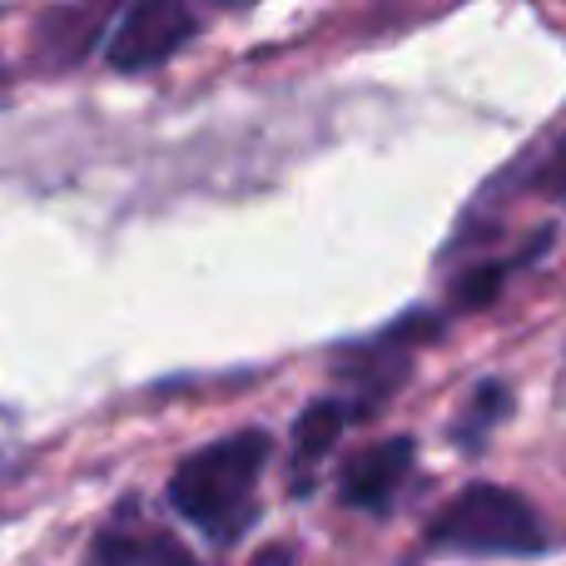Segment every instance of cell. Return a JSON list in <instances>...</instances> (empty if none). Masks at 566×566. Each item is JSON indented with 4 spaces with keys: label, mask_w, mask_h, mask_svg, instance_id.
<instances>
[{
    "label": "cell",
    "mask_w": 566,
    "mask_h": 566,
    "mask_svg": "<svg viewBox=\"0 0 566 566\" xmlns=\"http://www.w3.org/2000/svg\"><path fill=\"white\" fill-rule=\"evenodd\" d=\"M269 452L274 442L259 428L229 432V438L189 452L169 478V507L214 542L244 537V527L254 522V492L269 468Z\"/></svg>",
    "instance_id": "6da1fadb"
},
{
    "label": "cell",
    "mask_w": 566,
    "mask_h": 566,
    "mask_svg": "<svg viewBox=\"0 0 566 566\" xmlns=\"http://www.w3.org/2000/svg\"><path fill=\"white\" fill-rule=\"evenodd\" d=\"M428 542L432 547L462 552V557H532L552 537H547L542 512L527 497H517L507 488H492V482H478V488L458 492L432 517Z\"/></svg>",
    "instance_id": "7a4b0ae2"
},
{
    "label": "cell",
    "mask_w": 566,
    "mask_h": 566,
    "mask_svg": "<svg viewBox=\"0 0 566 566\" xmlns=\"http://www.w3.org/2000/svg\"><path fill=\"white\" fill-rule=\"evenodd\" d=\"M199 15L189 6H175V0H139L119 15L115 35H109V65L119 75H145V70H159L165 60H175L179 50L195 40Z\"/></svg>",
    "instance_id": "3957f363"
},
{
    "label": "cell",
    "mask_w": 566,
    "mask_h": 566,
    "mask_svg": "<svg viewBox=\"0 0 566 566\" xmlns=\"http://www.w3.org/2000/svg\"><path fill=\"white\" fill-rule=\"evenodd\" d=\"M412 462H418V442L412 438H388V442H373V448L353 452L343 462V478H338V497L348 507H363V512H382L398 488L408 482Z\"/></svg>",
    "instance_id": "277c9868"
},
{
    "label": "cell",
    "mask_w": 566,
    "mask_h": 566,
    "mask_svg": "<svg viewBox=\"0 0 566 566\" xmlns=\"http://www.w3.org/2000/svg\"><path fill=\"white\" fill-rule=\"evenodd\" d=\"M95 566H195V557L159 532L109 527L95 547Z\"/></svg>",
    "instance_id": "5b68a950"
},
{
    "label": "cell",
    "mask_w": 566,
    "mask_h": 566,
    "mask_svg": "<svg viewBox=\"0 0 566 566\" xmlns=\"http://www.w3.org/2000/svg\"><path fill=\"white\" fill-rule=\"evenodd\" d=\"M353 422V408L343 398H318L303 408V418L293 422V462L298 472H308L313 462H323L333 452V442L343 438V428Z\"/></svg>",
    "instance_id": "8992f818"
},
{
    "label": "cell",
    "mask_w": 566,
    "mask_h": 566,
    "mask_svg": "<svg viewBox=\"0 0 566 566\" xmlns=\"http://www.w3.org/2000/svg\"><path fill=\"white\" fill-rule=\"evenodd\" d=\"M507 408H512L507 382H482V388L472 392V402H468V412H462V422H458L462 448L478 452V448H482V438H488V432L497 428L502 418H507Z\"/></svg>",
    "instance_id": "52a82bcc"
},
{
    "label": "cell",
    "mask_w": 566,
    "mask_h": 566,
    "mask_svg": "<svg viewBox=\"0 0 566 566\" xmlns=\"http://www.w3.org/2000/svg\"><path fill=\"white\" fill-rule=\"evenodd\" d=\"M532 189H537V195H547V199H566V135L552 145V155L537 165Z\"/></svg>",
    "instance_id": "ba28073f"
},
{
    "label": "cell",
    "mask_w": 566,
    "mask_h": 566,
    "mask_svg": "<svg viewBox=\"0 0 566 566\" xmlns=\"http://www.w3.org/2000/svg\"><path fill=\"white\" fill-rule=\"evenodd\" d=\"M254 566H293V552H289V547H269Z\"/></svg>",
    "instance_id": "9c48e42d"
}]
</instances>
